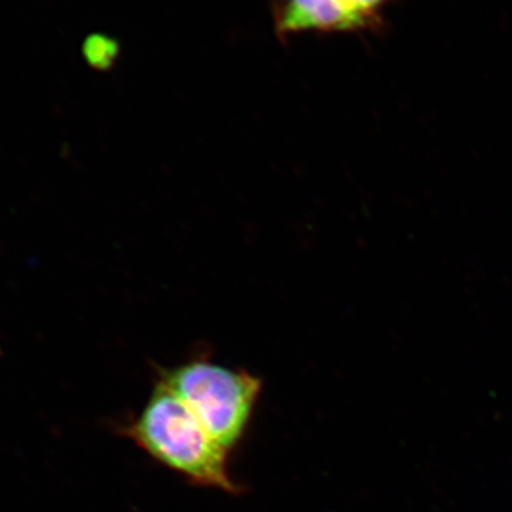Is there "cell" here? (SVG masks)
<instances>
[{
    "label": "cell",
    "mask_w": 512,
    "mask_h": 512,
    "mask_svg": "<svg viewBox=\"0 0 512 512\" xmlns=\"http://www.w3.org/2000/svg\"><path fill=\"white\" fill-rule=\"evenodd\" d=\"M274 23L282 39L305 32H362L342 0H276Z\"/></svg>",
    "instance_id": "3957f363"
},
{
    "label": "cell",
    "mask_w": 512,
    "mask_h": 512,
    "mask_svg": "<svg viewBox=\"0 0 512 512\" xmlns=\"http://www.w3.org/2000/svg\"><path fill=\"white\" fill-rule=\"evenodd\" d=\"M360 29L375 30L382 25V12L390 0H342Z\"/></svg>",
    "instance_id": "277c9868"
},
{
    "label": "cell",
    "mask_w": 512,
    "mask_h": 512,
    "mask_svg": "<svg viewBox=\"0 0 512 512\" xmlns=\"http://www.w3.org/2000/svg\"><path fill=\"white\" fill-rule=\"evenodd\" d=\"M116 45L106 37H90L86 45V55L94 66L107 67L116 57Z\"/></svg>",
    "instance_id": "5b68a950"
},
{
    "label": "cell",
    "mask_w": 512,
    "mask_h": 512,
    "mask_svg": "<svg viewBox=\"0 0 512 512\" xmlns=\"http://www.w3.org/2000/svg\"><path fill=\"white\" fill-rule=\"evenodd\" d=\"M157 382L174 393L229 454L247 437L264 387L261 377L205 355L174 367H157Z\"/></svg>",
    "instance_id": "7a4b0ae2"
},
{
    "label": "cell",
    "mask_w": 512,
    "mask_h": 512,
    "mask_svg": "<svg viewBox=\"0 0 512 512\" xmlns=\"http://www.w3.org/2000/svg\"><path fill=\"white\" fill-rule=\"evenodd\" d=\"M117 433L158 464L197 487L231 495L244 491L229 473V456L174 393L156 382L143 409Z\"/></svg>",
    "instance_id": "6da1fadb"
}]
</instances>
